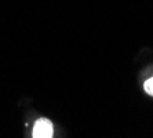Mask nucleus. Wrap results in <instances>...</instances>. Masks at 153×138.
Returning <instances> with one entry per match:
<instances>
[{
    "mask_svg": "<svg viewBox=\"0 0 153 138\" xmlns=\"http://www.w3.org/2000/svg\"><path fill=\"white\" fill-rule=\"evenodd\" d=\"M54 134V127L48 119H40L33 127V138H51Z\"/></svg>",
    "mask_w": 153,
    "mask_h": 138,
    "instance_id": "nucleus-1",
    "label": "nucleus"
},
{
    "mask_svg": "<svg viewBox=\"0 0 153 138\" xmlns=\"http://www.w3.org/2000/svg\"><path fill=\"white\" fill-rule=\"evenodd\" d=\"M143 87H145V91L149 94V95H153V78L148 79V80L145 81V84H143Z\"/></svg>",
    "mask_w": 153,
    "mask_h": 138,
    "instance_id": "nucleus-2",
    "label": "nucleus"
}]
</instances>
